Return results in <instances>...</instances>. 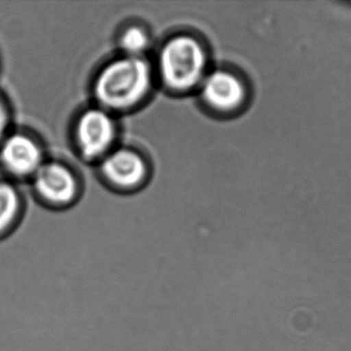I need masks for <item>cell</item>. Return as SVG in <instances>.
Returning a JSON list of instances; mask_svg holds the SVG:
<instances>
[{
  "label": "cell",
  "instance_id": "cell-2",
  "mask_svg": "<svg viewBox=\"0 0 351 351\" xmlns=\"http://www.w3.org/2000/svg\"><path fill=\"white\" fill-rule=\"evenodd\" d=\"M207 52L194 36L180 34L160 51L159 71L164 85L176 92L200 87L207 75Z\"/></svg>",
  "mask_w": 351,
  "mask_h": 351
},
{
  "label": "cell",
  "instance_id": "cell-3",
  "mask_svg": "<svg viewBox=\"0 0 351 351\" xmlns=\"http://www.w3.org/2000/svg\"><path fill=\"white\" fill-rule=\"evenodd\" d=\"M203 104L219 116H235L247 104V84L241 75L230 69L207 73L200 85Z\"/></svg>",
  "mask_w": 351,
  "mask_h": 351
},
{
  "label": "cell",
  "instance_id": "cell-8",
  "mask_svg": "<svg viewBox=\"0 0 351 351\" xmlns=\"http://www.w3.org/2000/svg\"><path fill=\"white\" fill-rule=\"evenodd\" d=\"M21 201L17 191L8 184H0V239L7 236L17 223Z\"/></svg>",
  "mask_w": 351,
  "mask_h": 351
},
{
  "label": "cell",
  "instance_id": "cell-10",
  "mask_svg": "<svg viewBox=\"0 0 351 351\" xmlns=\"http://www.w3.org/2000/svg\"><path fill=\"white\" fill-rule=\"evenodd\" d=\"M7 112H5V106H3V102L0 100V138L3 137V133H5V128H7Z\"/></svg>",
  "mask_w": 351,
  "mask_h": 351
},
{
  "label": "cell",
  "instance_id": "cell-7",
  "mask_svg": "<svg viewBox=\"0 0 351 351\" xmlns=\"http://www.w3.org/2000/svg\"><path fill=\"white\" fill-rule=\"evenodd\" d=\"M0 159L5 169L17 176H34L44 164L40 145L25 134L9 137L1 147Z\"/></svg>",
  "mask_w": 351,
  "mask_h": 351
},
{
  "label": "cell",
  "instance_id": "cell-9",
  "mask_svg": "<svg viewBox=\"0 0 351 351\" xmlns=\"http://www.w3.org/2000/svg\"><path fill=\"white\" fill-rule=\"evenodd\" d=\"M149 45V36L139 26L126 28L120 36V47L126 56L143 57L141 54L147 50Z\"/></svg>",
  "mask_w": 351,
  "mask_h": 351
},
{
  "label": "cell",
  "instance_id": "cell-5",
  "mask_svg": "<svg viewBox=\"0 0 351 351\" xmlns=\"http://www.w3.org/2000/svg\"><path fill=\"white\" fill-rule=\"evenodd\" d=\"M34 190L40 198L53 206L71 204L77 194V180L67 166L49 162L40 166L34 176Z\"/></svg>",
  "mask_w": 351,
  "mask_h": 351
},
{
  "label": "cell",
  "instance_id": "cell-1",
  "mask_svg": "<svg viewBox=\"0 0 351 351\" xmlns=\"http://www.w3.org/2000/svg\"><path fill=\"white\" fill-rule=\"evenodd\" d=\"M152 87V71L143 57L112 60L94 83V95L104 110H126L141 104Z\"/></svg>",
  "mask_w": 351,
  "mask_h": 351
},
{
  "label": "cell",
  "instance_id": "cell-4",
  "mask_svg": "<svg viewBox=\"0 0 351 351\" xmlns=\"http://www.w3.org/2000/svg\"><path fill=\"white\" fill-rule=\"evenodd\" d=\"M116 137V125L108 110L90 108L81 114L75 126V141L86 159L106 157Z\"/></svg>",
  "mask_w": 351,
  "mask_h": 351
},
{
  "label": "cell",
  "instance_id": "cell-6",
  "mask_svg": "<svg viewBox=\"0 0 351 351\" xmlns=\"http://www.w3.org/2000/svg\"><path fill=\"white\" fill-rule=\"evenodd\" d=\"M147 167L143 158L131 149L110 152L102 160L101 173L120 189H133L143 182Z\"/></svg>",
  "mask_w": 351,
  "mask_h": 351
}]
</instances>
